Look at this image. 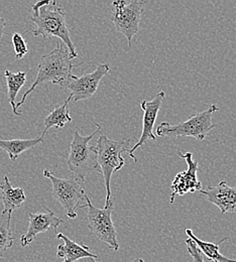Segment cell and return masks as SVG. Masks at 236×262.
Returning a JSON list of instances; mask_svg holds the SVG:
<instances>
[{
	"mask_svg": "<svg viewBox=\"0 0 236 262\" xmlns=\"http://www.w3.org/2000/svg\"><path fill=\"white\" fill-rule=\"evenodd\" d=\"M109 71L110 68L108 64H100L92 73L82 75L81 77L73 75L63 89L70 91L74 102L92 98L97 92L102 79Z\"/></svg>",
	"mask_w": 236,
	"mask_h": 262,
	"instance_id": "9",
	"label": "cell"
},
{
	"mask_svg": "<svg viewBox=\"0 0 236 262\" xmlns=\"http://www.w3.org/2000/svg\"><path fill=\"white\" fill-rule=\"evenodd\" d=\"M5 27H6V21H5V19L0 16V39H1V37H2V35H3V33H4Z\"/></svg>",
	"mask_w": 236,
	"mask_h": 262,
	"instance_id": "23",
	"label": "cell"
},
{
	"mask_svg": "<svg viewBox=\"0 0 236 262\" xmlns=\"http://www.w3.org/2000/svg\"><path fill=\"white\" fill-rule=\"evenodd\" d=\"M77 262H98L97 259L95 258H92V257H86V258H83V259H80L79 261Z\"/></svg>",
	"mask_w": 236,
	"mask_h": 262,
	"instance_id": "24",
	"label": "cell"
},
{
	"mask_svg": "<svg viewBox=\"0 0 236 262\" xmlns=\"http://www.w3.org/2000/svg\"><path fill=\"white\" fill-rule=\"evenodd\" d=\"M186 234L195 243V245L198 247L200 252L207 257L208 260L214 262H236L234 259H230L228 257H225L219 251L220 244L222 242L226 241L228 238H223L220 242L214 244L212 242H206V241H203L201 239H199L198 237L195 236V234L193 233V231L191 229L186 230Z\"/></svg>",
	"mask_w": 236,
	"mask_h": 262,
	"instance_id": "18",
	"label": "cell"
},
{
	"mask_svg": "<svg viewBox=\"0 0 236 262\" xmlns=\"http://www.w3.org/2000/svg\"><path fill=\"white\" fill-rule=\"evenodd\" d=\"M57 238L63 240V244L58 246L57 256L63 258V262H77L86 257H92L97 259L98 256L90 251V248L86 245H80L71 240L66 235L57 233Z\"/></svg>",
	"mask_w": 236,
	"mask_h": 262,
	"instance_id": "14",
	"label": "cell"
},
{
	"mask_svg": "<svg viewBox=\"0 0 236 262\" xmlns=\"http://www.w3.org/2000/svg\"><path fill=\"white\" fill-rule=\"evenodd\" d=\"M87 211L88 228L91 233L102 242L106 243L110 249L117 251L119 249V243L117 240V232L112 222L113 204L104 206L103 209H98L93 206L89 196H85Z\"/></svg>",
	"mask_w": 236,
	"mask_h": 262,
	"instance_id": "8",
	"label": "cell"
},
{
	"mask_svg": "<svg viewBox=\"0 0 236 262\" xmlns=\"http://www.w3.org/2000/svg\"><path fill=\"white\" fill-rule=\"evenodd\" d=\"M199 192L208 202L215 205L221 214L236 213V188L228 186L226 182H221L217 186H208L206 190Z\"/></svg>",
	"mask_w": 236,
	"mask_h": 262,
	"instance_id": "13",
	"label": "cell"
},
{
	"mask_svg": "<svg viewBox=\"0 0 236 262\" xmlns=\"http://www.w3.org/2000/svg\"><path fill=\"white\" fill-rule=\"evenodd\" d=\"M166 93L164 91L159 92L152 101H146L143 100L140 103V108L143 111V117H142V131L140 134V137L138 139V141L134 145V147H132V149H130V151L127 152V155L135 161L137 162V159L135 158V151L143 146L148 140H156V135L154 134V127H155V123L158 117V114L160 112L161 106L165 100Z\"/></svg>",
	"mask_w": 236,
	"mask_h": 262,
	"instance_id": "11",
	"label": "cell"
},
{
	"mask_svg": "<svg viewBox=\"0 0 236 262\" xmlns=\"http://www.w3.org/2000/svg\"><path fill=\"white\" fill-rule=\"evenodd\" d=\"M219 110L216 104L211 105L207 110L191 115L186 121L178 124L163 122L157 127V135L160 137H193L204 140L217 125L213 122V114Z\"/></svg>",
	"mask_w": 236,
	"mask_h": 262,
	"instance_id": "5",
	"label": "cell"
},
{
	"mask_svg": "<svg viewBox=\"0 0 236 262\" xmlns=\"http://www.w3.org/2000/svg\"><path fill=\"white\" fill-rule=\"evenodd\" d=\"M97 129L92 134L83 136L79 131H75L70 145L67 164L69 169L82 183L85 182L87 176L93 171L101 172L97 161V154L94 145H90L92 138L101 131V125L96 123Z\"/></svg>",
	"mask_w": 236,
	"mask_h": 262,
	"instance_id": "4",
	"label": "cell"
},
{
	"mask_svg": "<svg viewBox=\"0 0 236 262\" xmlns=\"http://www.w3.org/2000/svg\"><path fill=\"white\" fill-rule=\"evenodd\" d=\"M131 142L132 140L130 138L112 140L106 135L102 134L98 137L96 145H94L106 189V199L104 205L105 207L113 204L110 188L111 178L114 172L120 170L124 165V159L122 157V154L130 151Z\"/></svg>",
	"mask_w": 236,
	"mask_h": 262,
	"instance_id": "3",
	"label": "cell"
},
{
	"mask_svg": "<svg viewBox=\"0 0 236 262\" xmlns=\"http://www.w3.org/2000/svg\"><path fill=\"white\" fill-rule=\"evenodd\" d=\"M72 60L73 59L67 48L58 41L57 47L52 52L40 58L37 65L36 78L30 89L23 95L22 100L16 104V110L18 107L24 105L28 96L34 89L44 83L51 82L60 85L61 88H64L73 76V69L83 64H73Z\"/></svg>",
	"mask_w": 236,
	"mask_h": 262,
	"instance_id": "2",
	"label": "cell"
},
{
	"mask_svg": "<svg viewBox=\"0 0 236 262\" xmlns=\"http://www.w3.org/2000/svg\"><path fill=\"white\" fill-rule=\"evenodd\" d=\"M177 154L180 158L186 161L188 168L186 170L179 172L175 177L170 185V189H171V193L169 196L170 204L175 202V198L177 195L184 196L188 193H195L196 191L202 190V183L197 178V172L199 169L198 162H195L193 160V154L186 152L185 155H183L180 150H177Z\"/></svg>",
	"mask_w": 236,
	"mask_h": 262,
	"instance_id": "10",
	"label": "cell"
},
{
	"mask_svg": "<svg viewBox=\"0 0 236 262\" xmlns=\"http://www.w3.org/2000/svg\"><path fill=\"white\" fill-rule=\"evenodd\" d=\"M0 184H1V182H0Z\"/></svg>",
	"mask_w": 236,
	"mask_h": 262,
	"instance_id": "26",
	"label": "cell"
},
{
	"mask_svg": "<svg viewBox=\"0 0 236 262\" xmlns=\"http://www.w3.org/2000/svg\"><path fill=\"white\" fill-rule=\"evenodd\" d=\"M10 211H3L0 214V258L4 256V253L12 247L13 237L10 228L11 223Z\"/></svg>",
	"mask_w": 236,
	"mask_h": 262,
	"instance_id": "20",
	"label": "cell"
},
{
	"mask_svg": "<svg viewBox=\"0 0 236 262\" xmlns=\"http://www.w3.org/2000/svg\"><path fill=\"white\" fill-rule=\"evenodd\" d=\"M0 201L4 207L3 211L12 212L13 210L20 208L27 200L25 190L22 188H13L7 176H4V182L0 184Z\"/></svg>",
	"mask_w": 236,
	"mask_h": 262,
	"instance_id": "15",
	"label": "cell"
},
{
	"mask_svg": "<svg viewBox=\"0 0 236 262\" xmlns=\"http://www.w3.org/2000/svg\"><path fill=\"white\" fill-rule=\"evenodd\" d=\"M144 4L145 1L142 0H116L111 3V20L115 30L125 35L131 49L133 37L139 32Z\"/></svg>",
	"mask_w": 236,
	"mask_h": 262,
	"instance_id": "7",
	"label": "cell"
},
{
	"mask_svg": "<svg viewBox=\"0 0 236 262\" xmlns=\"http://www.w3.org/2000/svg\"><path fill=\"white\" fill-rule=\"evenodd\" d=\"M6 77V84H7V93H8V101L12 107V111L14 115L20 116L22 112L16 110V103L15 99L20 91V89L24 87V85L27 83V73L26 72H17L13 73L9 70H6L4 72Z\"/></svg>",
	"mask_w": 236,
	"mask_h": 262,
	"instance_id": "19",
	"label": "cell"
},
{
	"mask_svg": "<svg viewBox=\"0 0 236 262\" xmlns=\"http://www.w3.org/2000/svg\"><path fill=\"white\" fill-rule=\"evenodd\" d=\"M12 45L15 52L16 60L23 59L29 53V48L27 46V42L20 33H14L12 34Z\"/></svg>",
	"mask_w": 236,
	"mask_h": 262,
	"instance_id": "21",
	"label": "cell"
},
{
	"mask_svg": "<svg viewBox=\"0 0 236 262\" xmlns=\"http://www.w3.org/2000/svg\"><path fill=\"white\" fill-rule=\"evenodd\" d=\"M41 142H44L42 136L34 139H0V148L7 152L11 162H15L22 154L34 148Z\"/></svg>",
	"mask_w": 236,
	"mask_h": 262,
	"instance_id": "17",
	"label": "cell"
},
{
	"mask_svg": "<svg viewBox=\"0 0 236 262\" xmlns=\"http://www.w3.org/2000/svg\"><path fill=\"white\" fill-rule=\"evenodd\" d=\"M71 100L72 97L71 95H69V97L65 100V102L62 105L56 106L45 118V130L42 131L40 136L45 137V134L53 127H55L56 129L64 128L67 123H71L73 121L69 111V103Z\"/></svg>",
	"mask_w": 236,
	"mask_h": 262,
	"instance_id": "16",
	"label": "cell"
},
{
	"mask_svg": "<svg viewBox=\"0 0 236 262\" xmlns=\"http://www.w3.org/2000/svg\"><path fill=\"white\" fill-rule=\"evenodd\" d=\"M46 213H30L29 214V228L26 234L20 237V245L27 247L36 237L37 234L46 233L53 229L57 234L58 227L63 224V220L56 216V214L47 209Z\"/></svg>",
	"mask_w": 236,
	"mask_h": 262,
	"instance_id": "12",
	"label": "cell"
},
{
	"mask_svg": "<svg viewBox=\"0 0 236 262\" xmlns=\"http://www.w3.org/2000/svg\"><path fill=\"white\" fill-rule=\"evenodd\" d=\"M32 10L33 15L30 21L34 24L33 34L42 36L44 41H48L53 36L60 38L64 41L72 59L77 58L78 54L66 23V13L58 2L55 0L37 1L33 5Z\"/></svg>",
	"mask_w": 236,
	"mask_h": 262,
	"instance_id": "1",
	"label": "cell"
},
{
	"mask_svg": "<svg viewBox=\"0 0 236 262\" xmlns=\"http://www.w3.org/2000/svg\"><path fill=\"white\" fill-rule=\"evenodd\" d=\"M44 177L52 183L53 196L64 208L66 215L70 219L77 218V210L85 208L82 202L85 200V191L82 188V182L76 177L69 179H60L54 176L48 169L44 170Z\"/></svg>",
	"mask_w": 236,
	"mask_h": 262,
	"instance_id": "6",
	"label": "cell"
},
{
	"mask_svg": "<svg viewBox=\"0 0 236 262\" xmlns=\"http://www.w3.org/2000/svg\"><path fill=\"white\" fill-rule=\"evenodd\" d=\"M132 262H144L143 261V259H141V258H136V259H135L134 261Z\"/></svg>",
	"mask_w": 236,
	"mask_h": 262,
	"instance_id": "25",
	"label": "cell"
},
{
	"mask_svg": "<svg viewBox=\"0 0 236 262\" xmlns=\"http://www.w3.org/2000/svg\"><path fill=\"white\" fill-rule=\"evenodd\" d=\"M185 242L188 246V252L191 255V257L193 258L194 262H204L203 261L202 253L200 252L198 247L195 245V243L190 238L187 239Z\"/></svg>",
	"mask_w": 236,
	"mask_h": 262,
	"instance_id": "22",
	"label": "cell"
}]
</instances>
